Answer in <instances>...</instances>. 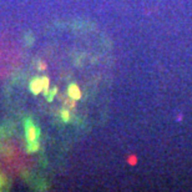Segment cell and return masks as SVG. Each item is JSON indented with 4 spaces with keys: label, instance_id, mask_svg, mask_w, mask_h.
Returning <instances> with one entry per match:
<instances>
[{
    "label": "cell",
    "instance_id": "obj_1",
    "mask_svg": "<svg viewBox=\"0 0 192 192\" xmlns=\"http://www.w3.org/2000/svg\"><path fill=\"white\" fill-rule=\"evenodd\" d=\"M25 136H26V140L28 142H31V141H35L37 139V135H36V126L34 125V122L28 119L25 121Z\"/></svg>",
    "mask_w": 192,
    "mask_h": 192
},
{
    "label": "cell",
    "instance_id": "obj_2",
    "mask_svg": "<svg viewBox=\"0 0 192 192\" xmlns=\"http://www.w3.org/2000/svg\"><path fill=\"white\" fill-rule=\"evenodd\" d=\"M67 95H69V98H70V99H72V100H75V101L80 100V99H81V96H83L80 87H79L78 85H76V84H71V85H69V87H67Z\"/></svg>",
    "mask_w": 192,
    "mask_h": 192
},
{
    "label": "cell",
    "instance_id": "obj_3",
    "mask_svg": "<svg viewBox=\"0 0 192 192\" xmlns=\"http://www.w3.org/2000/svg\"><path fill=\"white\" fill-rule=\"evenodd\" d=\"M30 91L34 94V95H39L41 91H43V84H41V78H35L30 81Z\"/></svg>",
    "mask_w": 192,
    "mask_h": 192
},
{
    "label": "cell",
    "instance_id": "obj_4",
    "mask_svg": "<svg viewBox=\"0 0 192 192\" xmlns=\"http://www.w3.org/2000/svg\"><path fill=\"white\" fill-rule=\"evenodd\" d=\"M39 148H40V144H39V141H31V142H29L28 144V147H26V151L29 152V153H34V152H36V151H39Z\"/></svg>",
    "mask_w": 192,
    "mask_h": 192
},
{
    "label": "cell",
    "instance_id": "obj_5",
    "mask_svg": "<svg viewBox=\"0 0 192 192\" xmlns=\"http://www.w3.org/2000/svg\"><path fill=\"white\" fill-rule=\"evenodd\" d=\"M56 92H57V87H52L51 89V91H44V96L46 98V101H49V102H51L52 100H54V96L56 95Z\"/></svg>",
    "mask_w": 192,
    "mask_h": 192
},
{
    "label": "cell",
    "instance_id": "obj_6",
    "mask_svg": "<svg viewBox=\"0 0 192 192\" xmlns=\"http://www.w3.org/2000/svg\"><path fill=\"white\" fill-rule=\"evenodd\" d=\"M60 116H61V119H63V121L64 122H69L70 121V111L69 110H66V109H63L61 111H60Z\"/></svg>",
    "mask_w": 192,
    "mask_h": 192
},
{
    "label": "cell",
    "instance_id": "obj_7",
    "mask_svg": "<svg viewBox=\"0 0 192 192\" xmlns=\"http://www.w3.org/2000/svg\"><path fill=\"white\" fill-rule=\"evenodd\" d=\"M41 84H43V90H44V91H48V90H49V86H50V80H49V78H46V76L41 78Z\"/></svg>",
    "mask_w": 192,
    "mask_h": 192
},
{
    "label": "cell",
    "instance_id": "obj_8",
    "mask_svg": "<svg viewBox=\"0 0 192 192\" xmlns=\"http://www.w3.org/2000/svg\"><path fill=\"white\" fill-rule=\"evenodd\" d=\"M37 69H39V70H45L46 69V64L43 63V61H39V64H37Z\"/></svg>",
    "mask_w": 192,
    "mask_h": 192
},
{
    "label": "cell",
    "instance_id": "obj_9",
    "mask_svg": "<svg viewBox=\"0 0 192 192\" xmlns=\"http://www.w3.org/2000/svg\"><path fill=\"white\" fill-rule=\"evenodd\" d=\"M129 161V163H131V165H135L137 161H136V157L135 156H130V159L127 160Z\"/></svg>",
    "mask_w": 192,
    "mask_h": 192
}]
</instances>
